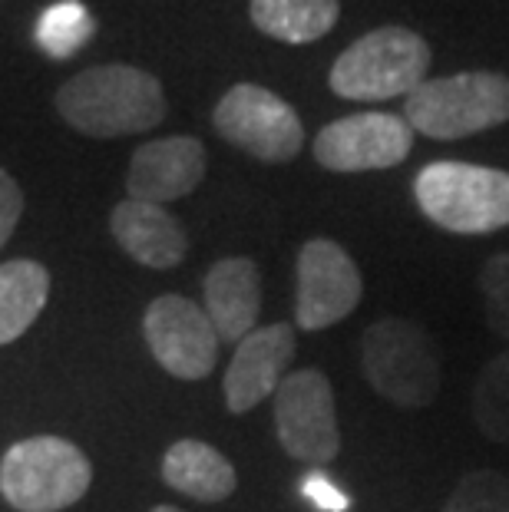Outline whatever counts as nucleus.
<instances>
[{"label":"nucleus","mask_w":509,"mask_h":512,"mask_svg":"<svg viewBox=\"0 0 509 512\" xmlns=\"http://www.w3.org/2000/svg\"><path fill=\"white\" fill-rule=\"evenodd\" d=\"M57 110L83 136H136L166 119V93L153 73L110 63V67H90L63 83Z\"/></svg>","instance_id":"1"},{"label":"nucleus","mask_w":509,"mask_h":512,"mask_svg":"<svg viewBox=\"0 0 509 512\" xmlns=\"http://www.w3.org/2000/svg\"><path fill=\"white\" fill-rule=\"evenodd\" d=\"M414 199L433 225L453 235H490L509 225V172L473 162H430Z\"/></svg>","instance_id":"2"},{"label":"nucleus","mask_w":509,"mask_h":512,"mask_svg":"<svg viewBox=\"0 0 509 512\" xmlns=\"http://www.w3.org/2000/svg\"><path fill=\"white\" fill-rule=\"evenodd\" d=\"M361 367L374 394L394 407L424 410L440 397L437 344L410 318L374 321L361 337Z\"/></svg>","instance_id":"3"},{"label":"nucleus","mask_w":509,"mask_h":512,"mask_svg":"<svg viewBox=\"0 0 509 512\" xmlns=\"http://www.w3.org/2000/svg\"><path fill=\"white\" fill-rule=\"evenodd\" d=\"M430 47L407 27H377L354 40L331 67V90L341 100L381 103L394 96H410L427 80Z\"/></svg>","instance_id":"4"},{"label":"nucleus","mask_w":509,"mask_h":512,"mask_svg":"<svg viewBox=\"0 0 509 512\" xmlns=\"http://www.w3.org/2000/svg\"><path fill=\"white\" fill-rule=\"evenodd\" d=\"M414 133L430 139H467L509 123V76L476 70L424 80L404 103Z\"/></svg>","instance_id":"5"},{"label":"nucleus","mask_w":509,"mask_h":512,"mask_svg":"<svg viewBox=\"0 0 509 512\" xmlns=\"http://www.w3.org/2000/svg\"><path fill=\"white\" fill-rule=\"evenodd\" d=\"M90 479L86 453L63 437L20 440L0 460V493L20 512H60L80 503Z\"/></svg>","instance_id":"6"},{"label":"nucleus","mask_w":509,"mask_h":512,"mask_svg":"<svg viewBox=\"0 0 509 512\" xmlns=\"http://www.w3.org/2000/svg\"><path fill=\"white\" fill-rule=\"evenodd\" d=\"M225 143L262 162H291L305 146V126L278 93L258 83H235L212 113Z\"/></svg>","instance_id":"7"},{"label":"nucleus","mask_w":509,"mask_h":512,"mask_svg":"<svg viewBox=\"0 0 509 512\" xmlns=\"http://www.w3.org/2000/svg\"><path fill=\"white\" fill-rule=\"evenodd\" d=\"M275 430L291 460L328 463L341 453L334 390L321 370L305 367L281 380L275 390Z\"/></svg>","instance_id":"8"},{"label":"nucleus","mask_w":509,"mask_h":512,"mask_svg":"<svg viewBox=\"0 0 509 512\" xmlns=\"http://www.w3.org/2000/svg\"><path fill=\"white\" fill-rule=\"evenodd\" d=\"M364 294L354 258L331 238H311L298 252L295 321L301 331H324L357 311Z\"/></svg>","instance_id":"9"},{"label":"nucleus","mask_w":509,"mask_h":512,"mask_svg":"<svg viewBox=\"0 0 509 512\" xmlns=\"http://www.w3.org/2000/svg\"><path fill=\"white\" fill-rule=\"evenodd\" d=\"M143 334L162 370L179 380H202L219 357V334L209 314L182 294H162L146 308Z\"/></svg>","instance_id":"10"},{"label":"nucleus","mask_w":509,"mask_h":512,"mask_svg":"<svg viewBox=\"0 0 509 512\" xmlns=\"http://www.w3.org/2000/svg\"><path fill=\"white\" fill-rule=\"evenodd\" d=\"M414 149V129L397 113H357L334 119L314 139V159L331 172L394 169Z\"/></svg>","instance_id":"11"},{"label":"nucleus","mask_w":509,"mask_h":512,"mask_svg":"<svg viewBox=\"0 0 509 512\" xmlns=\"http://www.w3.org/2000/svg\"><path fill=\"white\" fill-rule=\"evenodd\" d=\"M298 337L285 321L255 328L245 341L235 344L232 364L225 370V403L232 413L255 410L265 397H272L288 374V364L295 357Z\"/></svg>","instance_id":"12"},{"label":"nucleus","mask_w":509,"mask_h":512,"mask_svg":"<svg viewBox=\"0 0 509 512\" xmlns=\"http://www.w3.org/2000/svg\"><path fill=\"white\" fill-rule=\"evenodd\" d=\"M205 146L196 136H166L153 143L139 146L129 159L126 172V192L129 199L166 205L182 195L196 192L205 179Z\"/></svg>","instance_id":"13"},{"label":"nucleus","mask_w":509,"mask_h":512,"mask_svg":"<svg viewBox=\"0 0 509 512\" xmlns=\"http://www.w3.org/2000/svg\"><path fill=\"white\" fill-rule=\"evenodd\" d=\"M262 311V271L252 258H222L205 275V314L219 341L238 344L255 331Z\"/></svg>","instance_id":"14"},{"label":"nucleus","mask_w":509,"mask_h":512,"mask_svg":"<svg viewBox=\"0 0 509 512\" xmlns=\"http://www.w3.org/2000/svg\"><path fill=\"white\" fill-rule=\"evenodd\" d=\"M110 232L119 248L146 268H176L189 252V238L166 205L123 199L110 215Z\"/></svg>","instance_id":"15"},{"label":"nucleus","mask_w":509,"mask_h":512,"mask_svg":"<svg viewBox=\"0 0 509 512\" xmlns=\"http://www.w3.org/2000/svg\"><path fill=\"white\" fill-rule=\"evenodd\" d=\"M162 479L182 496L199 503H222L238 486L235 466L202 440H179L162 456Z\"/></svg>","instance_id":"16"},{"label":"nucleus","mask_w":509,"mask_h":512,"mask_svg":"<svg viewBox=\"0 0 509 512\" xmlns=\"http://www.w3.org/2000/svg\"><path fill=\"white\" fill-rule=\"evenodd\" d=\"M252 24L281 43H311L338 24L341 0H252Z\"/></svg>","instance_id":"17"},{"label":"nucleus","mask_w":509,"mask_h":512,"mask_svg":"<svg viewBox=\"0 0 509 512\" xmlns=\"http://www.w3.org/2000/svg\"><path fill=\"white\" fill-rule=\"evenodd\" d=\"M50 294V275L37 261L17 258L0 265V344H10L37 321Z\"/></svg>","instance_id":"18"},{"label":"nucleus","mask_w":509,"mask_h":512,"mask_svg":"<svg viewBox=\"0 0 509 512\" xmlns=\"http://www.w3.org/2000/svg\"><path fill=\"white\" fill-rule=\"evenodd\" d=\"M473 423L486 440L509 443V351L496 354L476 377Z\"/></svg>","instance_id":"19"},{"label":"nucleus","mask_w":509,"mask_h":512,"mask_svg":"<svg viewBox=\"0 0 509 512\" xmlns=\"http://www.w3.org/2000/svg\"><path fill=\"white\" fill-rule=\"evenodd\" d=\"M93 37V17L80 0H60L47 7L37 20V43L50 57L67 60L83 50Z\"/></svg>","instance_id":"20"},{"label":"nucleus","mask_w":509,"mask_h":512,"mask_svg":"<svg viewBox=\"0 0 509 512\" xmlns=\"http://www.w3.org/2000/svg\"><path fill=\"white\" fill-rule=\"evenodd\" d=\"M443 512H509V479L496 470L467 473L450 493Z\"/></svg>","instance_id":"21"},{"label":"nucleus","mask_w":509,"mask_h":512,"mask_svg":"<svg viewBox=\"0 0 509 512\" xmlns=\"http://www.w3.org/2000/svg\"><path fill=\"white\" fill-rule=\"evenodd\" d=\"M480 291H483V311L490 321L493 334L509 341V252L493 255L480 271Z\"/></svg>","instance_id":"22"},{"label":"nucleus","mask_w":509,"mask_h":512,"mask_svg":"<svg viewBox=\"0 0 509 512\" xmlns=\"http://www.w3.org/2000/svg\"><path fill=\"white\" fill-rule=\"evenodd\" d=\"M301 493H305V499H311V503L324 512H348L351 509V496L341 493V489L334 486L324 473H308L305 479H301Z\"/></svg>","instance_id":"23"},{"label":"nucleus","mask_w":509,"mask_h":512,"mask_svg":"<svg viewBox=\"0 0 509 512\" xmlns=\"http://www.w3.org/2000/svg\"><path fill=\"white\" fill-rule=\"evenodd\" d=\"M20 215H24V192H20L14 176L0 169V245H7V238L14 235Z\"/></svg>","instance_id":"24"},{"label":"nucleus","mask_w":509,"mask_h":512,"mask_svg":"<svg viewBox=\"0 0 509 512\" xmlns=\"http://www.w3.org/2000/svg\"><path fill=\"white\" fill-rule=\"evenodd\" d=\"M149 512H182V509H176V506H156V509H149Z\"/></svg>","instance_id":"25"}]
</instances>
